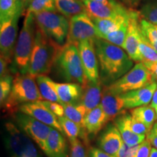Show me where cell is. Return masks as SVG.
<instances>
[{
	"label": "cell",
	"instance_id": "6da1fadb",
	"mask_svg": "<svg viewBox=\"0 0 157 157\" xmlns=\"http://www.w3.org/2000/svg\"><path fill=\"white\" fill-rule=\"evenodd\" d=\"M95 45L103 87L109 86L132 68L133 60L120 47L101 38L95 39Z\"/></svg>",
	"mask_w": 157,
	"mask_h": 157
},
{
	"label": "cell",
	"instance_id": "7a4b0ae2",
	"mask_svg": "<svg viewBox=\"0 0 157 157\" xmlns=\"http://www.w3.org/2000/svg\"><path fill=\"white\" fill-rule=\"evenodd\" d=\"M61 48L62 45L47 36L37 27L28 74L35 77L48 75Z\"/></svg>",
	"mask_w": 157,
	"mask_h": 157
},
{
	"label": "cell",
	"instance_id": "3957f363",
	"mask_svg": "<svg viewBox=\"0 0 157 157\" xmlns=\"http://www.w3.org/2000/svg\"><path fill=\"white\" fill-rule=\"evenodd\" d=\"M43 99L36 77L29 74H17L13 80L10 93L3 103L5 111L14 115L22 104L42 101Z\"/></svg>",
	"mask_w": 157,
	"mask_h": 157
},
{
	"label": "cell",
	"instance_id": "277c9868",
	"mask_svg": "<svg viewBox=\"0 0 157 157\" xmlns=\"http://www.w3.org/2000/svg\"><path fill=\"white\" fill-rule=\"evenodd\" d=\"M53 66L58 75L68 82L78 83L83 86L87 81L82 66L78 45L67 43L63 45Z\"/></svg>",
	"mask_w": 157,
	"mask_h": 157
},
{
	"label": "cell",
	"instance_id": "5b68a950",
	"mask_svg": "<svg viewBox=\"0 0 157 157\" xmlns=\"http://www.w3.org/2000/svg\"><path fill=\"white\" fill-rule=\"evenodd\" d=\"M36 28L34 14L26 13L15 44L13 56L15 67L20 74H28Z\"/></svg>",
	"mask_w": 157,
	"mask_h": 157
},
{
	"label": "cell",
	"instance_id": "8992f818",
	"mask_svg": "<svg viewBox=\"0 0 157 157\" xmlns=\"http://www.w3.org/2000/svg\"><path fill=\"white\" fill-rule=\"evenodd\" d=\"M5 146L9 157H42L30 137L12 122L5 124Z\"/></svg>",
	"mask_w": 157,
	"mask_h": 157
},
{
	"label": "cell",
	"instance_id": "52a82bcc",
	"mask_svg": "<svg viewBox=\"0 0 157 157\" xmlns=\"http://www.w3.org/2000/svg\"><path fill=\"white\" fill-rule=\"evenodd\" d=\"M37 27L49 38L60 45L67 40L69 20L56 12L43 11L34 14Z\"/></svg>",
	"mask_w": 157,
	"mask_h": 157
},
{
	"label": "cell",
	"instance_id": "ba28073f",
	"mask_svg": "<svg viewBox=\"0 0 157 157\" xmlns=\"http://www.w3.org/2000/svg\"><path fill=\"white\" fill-rule=\"evenodd\" d=\"M154 81L150 71L143 63L139 62L126 74L105 87L111 93L121 95L127 92L146 87Z\"/></svg>",
	"mask_w": 157,
	"mask_h": 157
},
{
	"label": "cell",
	"instance_id": "9c48e42d",
	"mask_svg": "<svg viewBox=\"0 0 157 157\" xmlns=\"http://www.w3.org/2000/svg\"><path fill=\"white\" fill-rule=\"evenodd\" d=\"M13 117L18 128L36 143L44 153L47 140L52 127L21 111H17Z\"/></svg>",
	"mask_w": 157,
	"mask_h": 157
},
{
	"label": "cell",
	"instance_id": "30bf717a",
	"mask_svg": "<svg viewBox=\"0 0 157 157\" xmlns=\"http://www.w3.org/2000/svg\"><path fill=\"white\" fill-rule=\"evenodd\" d=\"M97 31L93 20L87 13H80L69 19V29L66 42L78 45L87 39H95Z\"/></svg>",
	"mask_w": 157,
	"mask_h": 157
},
{
	"label": "cell",
	"instance_id": "8fae6325",
	"mask_svg": "<svg viewBox=\"0 0 157 157\" xmlns=\"http://www.w3.org/2000/svg\"><path fill=\"white\" fill-rule=\"evenodd\" d=\"M78 48L84 74L87 81L91 82L101 81L95 39H87V40L82 41L78 43Z\"/></svg>",
	"mask_w": 157,
	"mask_h": 157
},
{
	"label": "cell",
	"instance_id": "7c38bea8",
	"mask_svg": "<svg viewBox=\"0 0 157 157\" xmlns=\"http://www.w3.org/2000/svg\"><path fill=\"white\" fill-rule=\"evenodd\" d=\"M22 14L0 23V51L1 56L11 62L14 56L15 44L17 42V24Z\"/></svg>",
	"mask_w": 157,
	"mask_h": 157
},
{
	"label": "cell",
	"instance_id": "4fadbf2b",
	"mask_svg": "<svg viewBox=\"0 0 157 157\" xmlns=\"http://www.w3.org/2000/svg\"><path fill=\"white\" fill-rule=\"evenodd\" d=\"M140 17L139 12L131 10L128 31L122 48L126 51L129 58L133 61L137 63L142 61V56L139 50V44L140 41V29L139 25Z\"/></svg>",
	"mask_w": 157,
	"mask_h": 157
},
{
	"label": "cell",
	"instance_id": "5bb4252c",
	"mask_svg": "<svg viewBox=\"0 0 157 157\" xmlns=\"http://www.w3.org/2000/svg\"><path fill=\"white\" fill-rule=\"evenodd\" d=\"M18 111L31 116L41 122L57 129L59 132L64 133L59 123L58 117H56L45 106L42 101H37L22 104L19 106Z\"/></svg>",
	"mask_w": 157,
	"mask_h": 157
},
{
	"label": "cell",
	"instance_id": "9a60e30c",
	"mask_svg": "<svg viewBox=\"0 0 157 157\" xmlns=\"http://www.w3.org/2000/svg\"><path fill=\"white\" fill-rule=\"evenodd\" d=\"M83 2L87 14L94 18H110L126 13L129 10L117 0L109 4H104L92 0H84Z\"/></svg>",
	"mask_w": 157,
	"mask_h": 157
},
{
	"label": "cell",
	"instance_id": "2e32d148",
	"mask_svg": "<svg viewBox=\"0 0 157 157\" xmlns=\"http://www.w3.org/2000/svg\"><path fill=\"white\" fill-rule=\"evenodd\" d=\"M156 88L157 82L154 81L144 87L121 94V96L124 104V109H132L147 105L151 102Z\"/></svg>",
	"mask_w": 157,
	"mask_h": 157
},
{
	"label": "cell",
	"instance_id": "e0dca14e",
	"mask_svg": "<svg viewBox=\"0 0 157 157\" xmlns=\"http://www.w3.org/2000/svg\"><path fill=\"white\" fill-rule=\"evenodd\" d=\"M124 143L121 133L115 125L110 124L98 139L99 148L107 154L116 156Z\"/></svg>",
	"mask_w": 157,
	"mask_h": 157
},
{
	"label": "cell",
	"instance_id": "ac0fdd59",
	"mask_svg": "<svg viewBox=\"0 0 157 157\" xmlns=\"http://www.w3.org/2000/svg\"><path fill=\"white\" fill-rule=\"evenodd\" d=\"M132 116L126 111H123L114 119V125L121 133L124 143L129 146H137L146 140V135L135 134L130 128V122Z\"/></svg>",
	"mask_w": 157,
	"mask_h": 157
},
{
	"label": "cell",
	"instance_id": "d6986e66",
	"mask_svg": "<svg viewBox=\"0 0 157 157\" xmlns=\"http://www.w3.org/2000/svg\"><path fill=\"white\" fill-rule=\"evenodd\" d=\"M101 105L106 117L107 122L113 121L124 111V104L121 95L111 93L103 87Z\"/></svg>",
	"mask_w": 157,
	"mask_h": 157
},
{
	"label": "cell",
	"instance_id": "ffe728a7",
	"mask_svg": "<svg viewBox=\"0 0 157 157\" xmlns=\"http://www.w3.org/2000/svg\"><path fill=\"white\" fill-rule=\"evenodd\" d=\"M50 83L58 95L62 104L76 103L82 95V85L78 83H58L50 78Z\"/></svg>",
	"mask_w": 157,
	"mask_h": 157
},
{
	"label": "cell",
	"instance_id": "44dd1931",
	"mask_svg": "<svg viewBox=\"0 0 157 157\" xmlns=\"http://www.w3.org/2000/svg\"><path fill=\"white\" fill-rule=\"evenodd\" d=\"M130 13L131 10H129V12L126 13L110 18L101 19L90 17L95 25L98 38L103 39L106 34L121 28L125 23L129 21Z\"/></svg>",
	"mask_w": 157,
	"mask_h": 157
},
{
	"label": "cell",
	"instance_id": "7402d4cb",
	"mask_svg": "<svg viewBox=\"0 0 157 157\" xmlns=\"http://www.w3.org/2000/svg\"><path fill=\"white\" fill-rule=\"evenodd\" d=\"M103 86L101 81L98 82L87 81L85 84L82 86L83 90L80 103L85 106L87 113L101 103Z\"/></svg>",
	"mask_w": 157,
	"mask_h": 157
},
{
	"label": "cell",
	"instance_id": "603a6c76",
	"mask_svg": "<svg viewBox=\"0 0 157 157\" xmlns=\"http://www.w3.org/2000/svg\"><path fill=\"white\" fill-rule=\"evenodd\" d=\"M44 154L48 157H68L67 144L63 134L52 128L47 140Z\"/></svg>",
	"mask_w": 157,
	"mask_h": 157
},
{
	"label": "cell",
	"instance_id": "cb8c5ba5",
	"mask_svg": "<svg viewBox=\"0 0 157 157\" xmlns=\"http://www.w3.org/2000/svg\"><path fill=\"white\" fill-rule=\"evenodd\" d=\"M106 123V117L101 104H100L86 114L84 120V129L88 134L96 135Z\"/></svg>",
	"mask_w": 157,
	"mask_h": 157
},
{
	"label": "cell",
	"instance_id": "d4e9b609",
	"mask_svg": "<svg viewBox=\"0 0 157 157\" xmlns=\"http://www.w3.org/2000/svg\"><path fill=\"white\" fill-rule=\"evenodd\" d=\"M56 10L69 20L72 17L87 13L85 6L81 0H55Z\"/></svg>",
	"mask_w": 157,
	"mask_h": 157
},
{
	"label": "cell",
	"instance_id": "484cf974",
	"mask_svg": "<svg viewBox=\"0 0 157 157\" xmlns=\"http://www.w3.org/2000/svg\"><path fill=\"white\" fill-rule=\"evenodd\" d=\"M130 114L132 118L144 124L150 130L154 127V124L156 123L155 121L157 119L155 109L148 105L131 109Z\"/></svg>",
	"mask_w": 157,
	"mask_h": 157
},
{
	"label": "cell",
	"instance_id": "4316f807",
	"mask_svg": "<svg viewBox=\"0 0 157 157\" xmlns=\"http://www.w3.org/2000/svg\"><path fill=\"white\" fill-rule=\"evenodd\" d=\"M25 8L17 0H0V23L22 14Z\"/></svg>",
	"mask_w": 157,
	"mask_h": 157
},
{
	"label": "cell",
	"instance_id": "83f0119b",
	"mask_svg": "<svg viewBox=\"0 0 157 157\" xmlns=\"http://www.w3.org/2000/svg\"><path fill=\"white\" fill-rule=\"evenodd\" d=\"M63 105L64 107L65 117L74 121L82 129H84V117L87 113V111L83 104L79 103L63 104Z\"/></svg>",
	"mask_w": 157,
	"mask_h": 157
},
{
	"label": "cell",
	"instance_id": "f1b7e54d",
	"mask_svg": "<svg viewBox=\"0 0 157 157\" xmlns=\"http://www.w3.org/2000/svg\"><path fill=\"white\" fill-rule=\"evenodd\" d=\"M36 81L38 85L39 92L43 99L45 101L61 103L60 98L50 83V78L46 75H41L36 77Z\"/></svg>",
	"mask_w": 157,
	"mask_h": 157
},
{
	"label": "cell",
	"instance_id": "f546056e",
	"mask_svg": "<svg viewBox=\"0 0 157 157\" xmlns=\"http://www.w3.org/2000/svg\"><path fill=\"white\" fill-rule=\"evenodd\" d=\"M139 50L142 56L141 63H143L145 66L157 62V52L153 48L152 45L148 42V40L143 36L141 32Z\"/></svg>",
	"mask_w": 157,
	"mask_h": 157
},
{
	"label": "cell",
	"instance_id": "4dcf8cb0",
	"mask_svg": "<svg viewBox=\"0 0 157 157\" xmlns=\"http://www.w3.org/2000/svg\"><path fill=\"white\" fill-rule=\"evenodd\" d=\"M139 25L141 34L152 45L157 52V27L155 24L146 20L139 19Z\"/></svg>",
	"mask_w": 157,
	"mask_h": 157
},
{
	"label": "cell",
	"instance_id": "1f68e13d",
	"mask_svg": "<svg viewBox=\"0 0 157 157\" xmlns=\"http://www.w3.org/2000/svg\"><path fill=\"white\" fill-rule=\"evenodd\" d=\"M58 119L63 130L64 134L67 135L68 139L77 138L78 136L81 135L82 128L74 121H71L65 116L58 118Z\"/></svg>",
	"mask_w": 157,
	"mask_h": 157
},
{
	"label": "cell",
	"instance_id": "d6a6232c",
	"mask_svg": "<svg viewBox=\"0 0 157 157\" xmlns=\"http://www.w3.org/2000/svg\"><path fill=\"white\" fill-rule=\"evenodd\" d=\"M128 26L129 21L125 23L121 28L105 35L103 39L111 43V44L117 45V46L120 47V48H122L124 44L125 39H126L127 31H128Z\"/></svg>",
	"mask_w": 157,
	"mask_h": 157
},
{
	"label": "cell",
	"instance_id": "836d02e7",
	"mask_svg": "<svg viewBox=\"0 0 157 157\" xmlns=\"http://www.w3.org/2000/svg\"><path fill=\"white\" fill-rule=\"evenodd\" d=\"M139 13L142 18L157 25V0H149L143 4Z\"/></svg>",
	"mask_w": 157,
	"mask_h": 157
},
{
	"label": "cell",
	"instance_id": "e575fe53",
	"mask_svg": "<svg viewBox=\"0 0 157 157\" xmlns=\"http://www.w3.org/2000/svg\"><path fill=\"white\" fill-rule=\"evenodd\" d=\"M56 10L55 0H32L26 9V13L36 14L43 11Z\"/></svg>",
	"mask_w": 157,
	"mask_h": 157
},
{
	"label": "cell",
	"instance_id": "d590c367",
	"mask_svg": "<svg viewBox=\"0 0 157 157\" xmlns=\"http://www.w3.org/2000/svg\"><path fill=\"white\" fill-rule=\"evenodd\" d=\"M12 84H13V80L12 77L10 75L5 76L1 78L0 81V101L1 105H2L5 103L7 98L10 93L12 89Z\"/></svg>",
	"mask_w": 157,
	"mask_h": 157
},
{
	"label": "cell",
	"instance_id": "8d00e7d4",
	"mask_svg": "<svg viewBox=\"0 0 157 157\" xmlns=\"http://www.w3.org/2000/svg\"><path fill=\"white\" fill-rule=\"evenodd\" d=\"M71 143L70 157H86L83 143L77 138L69 139Z\"/></svg>",
	"mask_w": 157,
	"mask_h": 157
},
{
	"label": "cell",
	"instance_id": "74e56055",
	"mask_svg": "<svg viewBox=\"0 0 157 157\" xmlns=\"http://www.w3.org/2000/svg\"><path fill=\"white\" fill-rule=\"evenodd\" d=\"M44 105L46 106L56 117H61L65 116L63 105L56 102H51L48 101H42Z\"/></svg>",
	"mask_w": 157,
	"mask_h": 157
},
{
	"label": "cell",
	"instance_id": "f35d334b",
	"mask_svg": "<svg viewBox=\"0 0 157 157\" xmlns=\"http://www.w3.org/2000/svg\"><path fill=\"white\" fill-rule=\"evenodd\" d=\"M129 125H130L131 129H132L135 134L137 135H146L151 131L144 124H143L142 122H140V121H139L138 120H137V119H135L132 117L131 118Z\"/></svg>",
	"mask_w": 157,
	"mask_h": 157
},
{
	"label": "cell",
	"instance_id": "ab89813d",
	"mask_svg": "<svg viewBox=\"0 0 157 157\" xmlns=\"http://www.w3.org/2000/svg\"><path fill=\"white\" fill-rule=\"evenodd\" d=\"M139 145L137 146H129L124 143L120 150L118 151L116 157H134L136 154L137 150L138 149Z\"/></svg>",
	"mask_w": 157,
	"mask_h": 157
},
{
	"label": "cell",
	"instance_id": "60d3db41",
	"mask_svg": "<svg viewBox=\"0 0 157 157\" xmlns=\"http://www.w3.org/2000/svg\"><path fill=\"white\" fill-rule=\"evenodd\" d=\"M151 150V144L148 140H145L139 145L138 149L137 150L134 157H149Z\"/></svg>",
	"mask_w": 157,
	"mask_h": 157
},
{
	"label": "cell",
	"instance_id": "b9f144b4",
	"mask_svg": "<svg viewBox=\"0 0 157 157\" xmlns=\"http://www.w3.org/2000/svg\"><path fill=\"white\" fill-rule=\"evenodd\" d=\"M154 148L157 149V122L154 124V127L147 135V139Z\"/></svg>",
	"mask_w": 157,
	"mask_h": 157
},
{
	"label": "cell",
	"instance_id": "7bdbcfd3",
	"mask_svg": "<svg viewBox=\"0 0 157 157\" xmlns=\"http://www.w3.org/2000/svg\"><path fill=\"white\" fill-rule=\"evenodd\" d=\"M10 63V62L9 60H7L3 56H0V75H1V78L9 75L8 65Z\"/></svg>",
	"mask_w": 157,
	"mask_h": 157
},
{
	"label": "cell",
	"instance_id": "ee69618b",
	"mask_svg": "<svg viewBox=\"0 0 157 157\" xmlns=\"http://www.w3.org/2000/svg\"><path fill=\"white\" fill-rule=\"evenodd\" d=\"M89 157H116L113 155L104 152L101 149L98 148H92L90 151Z\"/></svg>",
	"mask_w": 157,
	"mask_h": 157
},
{
	"label": "cell",
	"instance_id": "f6af8a7d",
	"mask_svg": "<svg viewBox=\"0 0 157 157\" xmlns=\"http://www.w3.org/2000/svg\"><path fill=\"white\" fill-rule=\"evenodd\" d=\"M145 66L150 71L153 77H154V79L157 82V62L154 63L148 64Z\"/></svg>",
	"mask_w": 157,
	"mask_h": 157
},
{
	"label": "cell",
	"instance_id": "bcb514c9",
	"mask_svg": "<svg viewBox=\"0 0 157 157\" xmlns=\"http://www.w3.org/2000/svg\"><path fill=\"white\" fill-rule=\"evenodd\" d=\"M150 105L152 108H154V109H156L157 108V88H156V90H155L154 95H153L152 101H151V102Z\"/></svg>",
	"mask_w": 157,
	"mask_h": 157
},
{
	"label": "cell",
	"instance_id": "7dc6e473",
	"mask_svg": "<svg viewBox=\"0 0 157 157\" xmlns=\"http://www.w3.org/2000/svg\"><path fill=\"white\" fill-rule=\"evenodd\" d=\"M149 157H157V149L156 148H151Z\"/></svg>",
	"mask_w": 157,
	"mask_h": 157
},
{
	"label": "cell",
	"instance_id": "c3c4849f",
	"mask_svg": "<svg viewBox=\"0 0 157 157\" xmlns=\"http://www.w3.org/2000/svg\"><path fill=\"white\" fill-rule=\"evenodd\" d=\"M17 2H19L20 3L23 4V5L25 6V7H26V6H29V4L31 3V2L32 1V0H17Z\"/></svg>",
	"mask_w": 157,
	"mask_h": 157
},
{
	"label": "cell",
	"instance_id": "681fc988",
	"mask_svg": "<svg viewBox=\"0 0 157 157\" xmlns=\"http://www.w3.org/2000/svg\"><path fill=\"white\" fill-rule=\"evenodd\" d=\"M92 1H95V2H101V3H104V4H109L113 2L116 1V0H92Z\"/></svg>",
	"mask_w": 157,
	"mask_h": 157
},
{
	"label": "cell",
	"instance_id": "f907efd6",
	"mask_svg": "<svg viewBox=\"0 0 157 157\" xmlns=\"http://www.w3.org/2000/svg\"><path fill=\"white\" fill-rule=\"evenodd\" d=\"M140 2V0H129L128 4L133 6H136L139 4V2Z\"/></svg>",
	"mask_w": 157,
	"mask_h": 157
},
{
	"label": "cell",
	"instance_id": "816d5d0a",
	"mask_svg": "<svg viewBox=\"0 0 157 157\" xmlns=\"http://www.w3.org/2000/svg\"><path fill=\"white\" fill-rule=\"evenodd\" d=\"M121 1L124 2H127V3L129 2V0H121Z\"/></svg>",
	"mask_w": 157,
	"mask_h": 157
},
{
	"label": "cell",
	"instance_id": "f5cc1de1",
	"mask_svg": "<svg viewBox=\"0 0 157 157\" xmlns=\"http://www.w3.org/2000/svg\"><path fill=\"white\" fill-rule=\"evenodd\" d=\"M155 111H156V115H157V108L156 109H155Z\"/></svg>",
	"mask_w": 157,
	"mask_h": 157
},
{
	"label": "cell",
	"instance_id": "db71d44e",
	"mask_svg": "<svg viewBox=\"0 0 157 157\" xmlns=\"http://www.w3.org/2000/svg\"><path fill=\"white\" fill-rule=\"evenodd\" d=\"M81 1H82V2H84V0H81Z\"/></svg>",
	"mask_w": 157,
	"mask_h": 157
},
{
	"label": "cell",
	"instance_id": "11a10c76",
	"mask_svg": "<svg viewBox=\"0 0 157 157\" xmlns=\"http://www.w3.org/2000/svg\"><path fill=\"white\" fill-rule=\"evenodd\" d=\"M156 25V27H157V25Z\"/></svg>",
	"mask_w": 157,
	"mask_h": 157
}]
</instances>
